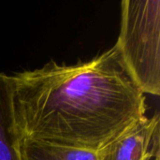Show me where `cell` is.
Segmentation results:
<instances>
[{
	"instance_id": "8992f818",
	"label": "cell",
	"mask_w": 160,
	"mask_h": 160,
	"mask_svg": "<svg viewBox=\"0 0 160 160\" xmlns=\"http://www.w3.org/2000/svg\"><path fill=\"white\" fill-rule=\"evenodd\" d=\"M152 160H160V149L156 152V154H155V156L152 158Z\"/></svg>"
},
{
	"instance_id": "5b68a950",
	"label": "cell",
	"mask_w": 160,
	"mask_h": 160,
	"mask_svg": "<svg viewBox=\"0 0 160 160\" xmlns=\"http://www.w3.org/2000/svg\"><path fill=\"white\" fill-rule=\"evenodd\" d=\"M21 160H98L97 152L20 139Z\"/></svg>"
},
{
	"instance_id": "7a4b0ae2",
	"label": "cell",
	"mask_w": 160,
	"mask_h": 160,
	"mask_svg": "<svg viewBox=\"0 0 160 160\" xmlns=\"http://www.w3.org/2000/svg\"><path fill=\"white\" fill-rule=\"evenodd\" d=\"M123 64L143 94H160V1L125 0L115 44Z\"/></svg>"
},
{
	"instance_id": "277c9868",
	"label": "cell",
	"mask_w": 160,
	"mask_h": 160,
	"mask_svg": "<svg viewBox=\"0 0 160 160\" xmlns=\"http://www.w3.org/2000/svg\"><path fill=\"white\" fill-rule=\"evenodd\" d=\"M0 160H21L13 108V77L0 73Z\"/></svg>"
},
{
	"instance_id": "6da1fadb",
	"label": "cell",
	"mask_w": 160,
	"mask_h": 160,
	"mask_svg": "<svg viewBox=\"0 0 160 160\" xmlns=\"http://www.w3.org/2000/svg\"><path fill=\"white\" fill-rule=\"evenodd\" d=\"M12 77L20 139L97 152L145 116L144 94L115 45L87 62L51 61Z\"/></svg>"
},
{
	"instance_id": "3957f363",
	"label": "cell",
	"mask_w": 160,
	"mask_h": 160,
	"mask_svg": "<svg viewBox=\"0 0 160 160\" xmlns=\"http://www.w3.org/2000/svg\"><path fill=\"white\" fill-rule=\"evenodd\" d=\"M159 135V114L145 115L98 150V160H152L160 149Z\"/></svg>"
}]
</instances>
